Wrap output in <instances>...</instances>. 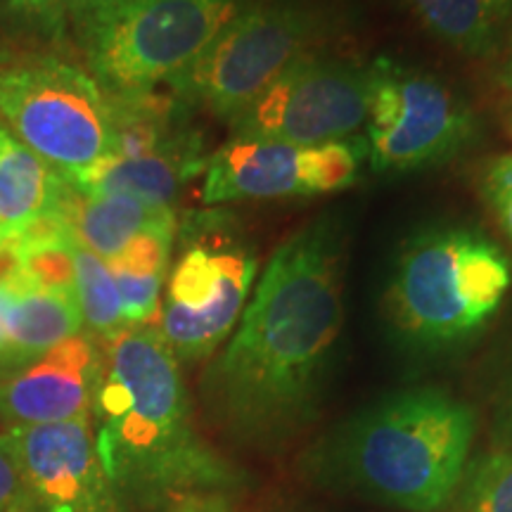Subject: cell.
Masks as SVG:
<instances>
[{"mask_svg":"<svg viewBox=\"0 0 512 512\" xmlns=\"http://www.w3.org/2000/svg\"><path fill=\"white\" fill-rule=\"evenodd\" d=\"M501 81H503V86L508 88V91H512V55H510V60L505 62L503 74H501Z\"/></svg>","mask_w":512,"mask_h":512,"instance_id":"27","label":"cell"},{"mask_svg":"<svg viewBox=\"0 0 512 512\" xmlns=\"http://www.w3.org/2000/svg\"><path fill=\"white\" fill-rule=\"evenodd\" d=\"M247 8V0H98L86 29L93 79L110 95L150 93L183 74Z\"/></svg>","mask_w":512,"mask_h":512,"instance_id":"5","label":"cell"},{"mask_svg":"<svg viewBox=\"0 0 512 512\" xmlns=\"http://www.w3.org/2000/svg\"><path fill=\"white\" fill-rule=\"evenodd\" d=\"M0 512H38L12 432L0 434Z\"/></svg>","mask_w":512,"mask_h":512,"instance_id":"22","label":"cell"},{"mask_svg":"<svg viewBox=\"0 0 512 512\" xmlns=\"http://www.w3.org/2000/svg\"><path fill=\"white\" fill-rule=\"evenodd\" d=\"M169 512H233L219 496H192L176 501Z\"/></svg>","mask_w":512,"mask_h":512,"instance_id":"24","label":"cell"},{"mask_svg":"<svg viewBox=\"0 0 512 512\" xmlns=\"http://www.w3.org/2000/svg\"><path fill=\"white\" fill-rule=\"evenodd\" d=\"M510 133H512V117H510Z\"/></svg>","mask_w":512,"mask_h":512,"instance_id":"28","label":"cell"},{"mask_svg":"<svg viewBox=\"0 0 512 512\" xmlns=\"http://www.w3.org/2000/svg\"><path fill=\"white\" fill-rule=\"evenodd\" d=\"M83 325L74 290L38 283L15 264L0 266V366L24 368Z\"/></svg>","mask_w":512,"mask_h":512,"instance_id":"14","label":"cell"},{"mask_svg":"<svg viewBox=\"0 0 512 512\" xmlns=\"http://www.w3.org/2000/svg\"><path fill=\"white\" fill-rule=\"evenodd\" d=\"M477 418L444 389L420 387L373 403L325 448V472L368 501L434 512L463 477Z\"/></svg>","mask_w":512,"mask_h":512,"instance_id":"3","label":"cell"},{"mask_svg":"<svg viewBox=\"0 0 512 512\" xmlns=\"http://www.w3.org/2000/svg\"><path fill=\"white\" fill-rule=\"evenodd\" d=\"M100 375L102 356L91 339H64L0 382V418L27 427L91 415Z\"/></svg>","mask_w":512,"mask_h":512,"instance_id":"13","label":"cell"},{"mask_svg":"<svg viewBox=\"0 0 512 512\" xmlns=\"http://www.w3.org/2000/svg\"><path fill=\"white\" fill-rule=\"evenodd\" d=\"M482 192L512 242V155L498 157L486 166Z\"/></svg>","mask_w":512,"mask_h":512,"instance_id":"23","label":"cell"},{"mask_svg":"<svg viewBox=\"0 0 512 512\" xmlns=\"http://www.w3.org/2000/svg\"><path fill=\"white\" fill-rule=\"evenodd\" d=\"M0 114L60 176L86 171L112 152L107 93L72 64H0Z\"/></svg>","mask_w":512,"mask_h":512,"instance_id":"8","label":"cell"},{"mask_svg":"<svg viewBox=\"0 0 512 512\" xmlns=\"http://www.w3.org/2000/svg\"><path fill=\"white\" fill-rule=\"evenodd\" d=\"M370 67L304 57L230 121L235 138L325 145L347 140L368 121Z\"/></svg>","mask_w":512,"mask_h":512,"instance_id":"10","label":"cell"},{"mask_svg":"<svg viewBox=\"0 0 512 512\" xmlns=\"http://www.w3.org/2000/svg\"><path fill=\"white\" fill-rule=\"evenodd\" d=\"M342 264L332 219L304 226L275 249L209 373L211 396L233 432L273 441L311 420L344 323Z\"/></svg>","mask_w":512,"mask_h":512,"instance_id":"1","label":"cell"},{"mask_svg":"<svg viewBox=\"0 0 512 512\" xmlns=\"http://www.w3.org/2000/svg\"><path fill=\"white\" fill-rule=\"evenodd\" d=\"M226 214H200L185 226V245L171 268L159 332L178 361L209 356L245 311L256 278V254Z\"/></svg>","mask_w":512,"mask_h":512,"instance_id":"7","label":"cell"},{"mask_svg":"<svg viewBox=\"0 0 512 512\" xmlns=\"http://www.w3.org/2000/svg\"><path fill=\"white\" fill-rule=\"evenodd\" d=\"M53 214L83 249L110 261L128 242L152 230H176L171 207H152L126 195H83L64 181Z\"/></svg>","mask_w":512,"mask_h":512,"instance_id":"16","label":"cell"},{"mask_svg":"<svg viewBox=\"0 0 512 512\" xmlns=\"http://www.w3.org/2000/svg\"><path fill=\"white\" fill-rule=\"evenodd\" d=\"M95 3H98V0H95Z\"/></svg>","mask_w":512,"mask_h":512,"instance_id":"29","label":"cell"},{"mask_svg":"<svg viewBox=\"0 0 512 512\" xmlns=\"http://www.w3.org/2000/svg\"><path fill=\"white\" fill-rule=\"evenodd\" d=\"M361 155V147L347 140L290 145L233 136L207 159L202 202L283 200L342 190L354 183Z\"/></svg>","mask_w":512,"mask_h":512,"instance_id":"11","label":"cell"},{"mask_svg":"<svg viewBox=\"0 0 512 512\" xmlns=\"http://www.w3.org/2000/svg\"><path fill=\"white\" fill-rule=\"evenodd\" d=\"M74 292L79 302L83 323L91 328L93 335L110 339L124 330V316H121L119 290L114 278L100 256L83 249L74 242Z\"/></svg>","mask_w":512,"mask_h":512,"instance_id":"19","label":"cell"},{"mask_svg":"<svg viewBox=\"0 0 512 512\" xmlns=\"http://www.w3.org/2000/svg\"><path fill=\"white\" fill-rule=\"evenodd\" d=\"M176 230H152L138 235L117 256L105 261L110 273L128 275H164L169 271V254Z\"/></svg>","mask_w":512,"mask_h":512,"instance_id":"21","label":"cell"},{"mask_svg":"<svg viewBox=\"0 0 512 512\" xmlns=\"http://www.w3.org/2000/svg\"><path fill=\"white\" fill-rule=\"evenodd\" d=\"M204 162L197 138L183 136L145 157H102L79 174L62 176L83 195H126L152 207H171L178 190L200 174Z\"/></svg>","mask_w":512,"mask_h":512,"instance_id":"15","label":"cell"},{"mask_svg":"<svg viewBox=\"0 0 512 512\" xmlns=\"http://www.w3.org/2000/svg\"><path fill=\"white\" fill-rule=\"evenodd\" d=\"M10 432L38 512H119L95 448L91 415Z\"/></svg>","mask_w":512,"mask_h":512,"instance_id":"12","label":"cell"},{"mask_svg":"<svg viewBox=\"0 0 512 512\" xmlns=\"http://www.w3.org/2000/svg\"><path fill=\"white\" fill-rule=\"evenodd\" d=\"M366 124L375 171H413L444 162L475 133L470 107L444 81L384 57L370 64Z\"/></svg>","mask_w":512,"mask_h":512,"instance_id":"9","label":"cell"},{"mask_svg":"<svg viewBox=\"0 0 512 512\" xmlns=\"http://www.w3.org/2000/svg\"><path fill=\"white\" fill-rule=\"evenodd\" d=\"M418 22L467 57L491 55L512 17V0H403Z\"/></svg>","mask_w":512,"mask_h":512,"instance_id":"18","label":"cell"},{"mask_svg":"<svg viewBox=\"0 0 512 512\" xmlns=\"http://www.w3.org/2000/svg\"><path fill=\"white\" fill-rule=\"evenodd\" d=\"M62 188L64 178L0 124V247L53 214Z\"/></svg>","mask_w":512,"mask_h":512,"instance_id":"17","label":"cell"},{"mask_svg":"<svg viewBox=\"0 0 512 512\" xmlns=\"http://www.w3.org/2000/svg\"><path fill=\"white\" fill-rule=\"evenodd\" d=\"M320 34L316 12L297 0L249 5L169 83L178 98L233 121L287 69L316 55Z\"/></svg>","mask_w":512,"mask_h":512,"instance_id":"6","label":"cell"},{"mask_svg":"<svg viewBox=\"0 0 512 512\" xmlns=\"http://www.w3.org/2000/svg\"><path fill=\"white\" fill-rule=\"evenodd\" d=\"M498 437H512V396L505 403L501 415V427H498Z\"/></svg>","mask_w":512,"mask_h":512,"instance_id":"26","label":"cell"},{"mask_svg":"<svg viewBox=\"0 0 512 512\" xmlns=\"http://www.w3.org/2000/svg\"><path fill=\"white\" fill-rule=\"evenodd\" d=\"M453 496L458 512H512V437L467 463Z\"/></svg>","mask_w":512,"mask_h":512,"instance_id":"20","label":"cell"},{"mask_svg":"<svg viewBox=\"0 0 512 512\" xmlns=\"http://www.w3.org/2000/svg\"><path fill=\"white\" fill-rule=\"evenodd\" d=\"M95 0H15L17 8L22 10H57V8H91Z\"/></svg>","mask_w":512,"mask_h":512,"instance_id":"25","label":"cell"},{"mask_svg":"<svg viewBox=\"0 0 512 512\" xmlns=\"http://www.w3.org/2000/svg\"><path fill=\"white\" fill-rule=\"evenodd\" d=\"M508 285V259L486 235L463 226H432L403 245L387 311L415 347L446 349L494 316Z\"/></svg>","mask_w":512,"mask_h":512,"instance_id":"4","label":"cell"},{"mask_svg":"<svg viewBox=\"0 0 512 512\" xmlns=\"http://www.w3.org/2000/svg\"><path fill=\"white\" fill-rule=\"evenodd\" d=\"M105 342L95 448L114 494L183 501L230 489L235 472L192 430L178 358L162 332L124 328Z\"/></svg>","mask_w":512,"mask_h":512,"instance_id":"2","label":"cell"}]
</instances>
